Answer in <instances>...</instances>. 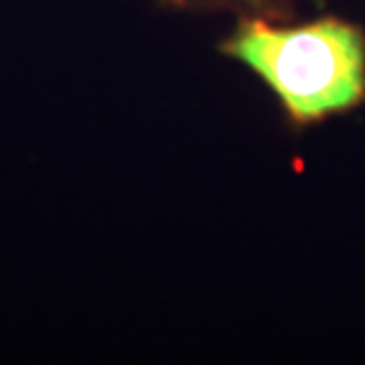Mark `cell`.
<instances>
[{
  "label": "cell",
  "instance_id": "1",
  "mask_svg": "<svg viewBox=\"0 0 365 365\" xmlns=\"http://www.w3.org/2000/svg\"><path fill=\"white\" fill-rule=\"evenodd\" d=\"M225 51L260 73L290 114L304 122L345 110L364 96V39L339 21L299 29L248 23Z\"/></svg>",
  "mask_w": 365,
  "mask_h": 365
}]
</instances>
